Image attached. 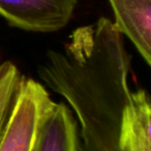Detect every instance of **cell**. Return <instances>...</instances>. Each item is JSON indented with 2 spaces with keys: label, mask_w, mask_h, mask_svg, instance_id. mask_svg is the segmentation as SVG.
<instances>
[{
  "label": "cell",
  "mask_w": 151,
  "mask_h": 151,
  "mask_svg": "<svg viewBox=\"0 0 151 151\" xmlns=\"http://www.w3.org/2000/svg\"><path fill=\"white\" fill-rule=\"evenodd\" d=\"M77 151H151V106L148 93L132 92V106L121 129L79 134Z\"/></svg>",
  "instance_id": "1"
},
{
  "label": "cell",
  "mask_w": 151,
  "mask_h": 151,
  "mask_svg": "<svg viewBox=\"0 0 151 151\" xmlns=\"http://www.w3.org/2000/svg\"><path fill=\"white\" fill-rule=\"evenodd\" d=\"M50 95L32 79L20 83L11 113L0 139V151H31Z\"/></svg>",
  "instance_id": "2"
},
{
  "label": "cell",
  "mask_w": 151,
  "mask_h": 151,
  "mask_svg": "<svg viewBox=\"0 0 151 151\" xmlns=\"http://www.w3.org/2000/svg\"><path fill=\"white\" fill-rule=\"evenodd\" d=\"M78 0H0V16L28 31L53 32L70 20Z\"/></svg>",
  "instance_id": "3"
},
{
  "label": "cell",
  "mask_w": 151,
  "mask_h": 151,
  "mask_svg": "<svg viewBox=\"0 0 151 151\" xmlns=\"http://www.w3.org/2000/svg\"><path fill=\"white\" fill-rule=\"evenodd\" d=\"M79 132L64 104L51 99L40 118L31 151H77Z\"/></svg>",
  "instance_id": "4"
},
{
  "label": "cell",
  "mask_w": 151,
  "mask_h": 151,
  "mask_svg": "<svg viewBox=\"0 0 151 151\" xmlns=\"http://www.w3.org/2000/svg\"><path fill=\"white\" fill-rule=\"evenodd\" d=\"M115 15V26L134 45L151 64V0H109Z\"/></svg>",
  "instance_id": "5"
},
{
  "label": "cell",
  "mask_w": 151,
  "mask_h": 151,
  "mask_svg": "<svg viewBox=\"0 0 151 151\" xmlns=\"http://www.w3.org/2000/svg\"><path fill=\"white\" fill-rule=\"evenodd\" d=\"M22 76L18 67L11 61L0 64V139L11 113Z\"/></svg>",
  "instance_id": "6"
}]
</instances>
